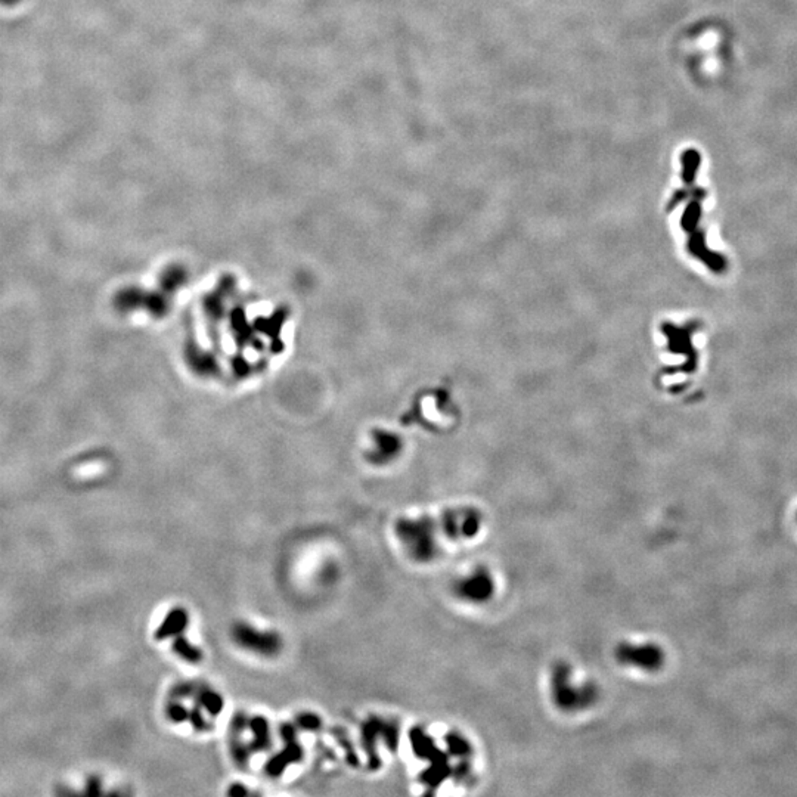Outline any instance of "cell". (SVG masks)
Masks as SVG:
<instances>
[{
	"instance_id": "6da1fadb",
	"label": "cell",
	"mask_w": 797,
	"mask_h": 797,
	"mask_svg": "<svg viewBox=\"0 0 797 797\" xmlns=\"http://www.w3.org/2000/svg\"><path fill=\"white\" fill-rule=\"evenodd\" d=\"M549 694L552 703L567 713H578L592 707L600 695L597 685L579 679L575 669L567 662H556L551 667Z\"/></svg>"
},
{
	"instance_id": "9c48e42d",
	"label": "cell",
	"mask_w": 797,
	"mask_h": 797,
	"mask_svg": "<svg viewBox=\"0 0 797 797\" xmlns=\"http://www.w3.org/2000/svg\"><path fill=\"white\" fill-rule=\"evenodd\" d=\"M253 731V746L256 748H266L270 744V732L269 725L264 717H254L250 724Z\"/></svg>"
},
{
	"instance_id": "277c9868",
	"label": "cell",
	"mask_w": 797,
	"mask_h": 797,
	"mask_svg": "<svg viewBox=\"0 0 797 797\" xmlns=\"http://www.w3.org/2000/svg\"><path fill=\"white\" fill-rule=\"evenodd\" d=\"M437 523L444 539L459 542L470 540L480 533L483 517L474 508H456L443 513Z\"/></svg>"
},
{
	"instance_id": "8fae6325",
	"label": "cell",
	"mask_w": 797,
	"mask_h": 797,
	"mask_svg": "<svg viewBox=\"0 0 797 797\" xmlns=\"http://www.w3.org/2000/svg\"><path fill=\"white\" fill-rule=\"evenodd\" d=\"M298 724L303 729H309V731L321 728V719L313 713H303L301 716H298Z\"/></svg>"
},
{
	"instance_id": "7a4b0ae2",
	"label": "cell",
	"mask_w": 797,
	"mask_h": 797,
	"mask_svg": "<svg viewBox=\"0 0 797 797\" xmlns=\"http://www.w3.org/2000/svg\"><path fill=\"white\" fill-rule=\"evenodd\" d=\"M397 540L410 560L432 563L440 554L442 532L437 518H401L394 525Z\"/></svg>"
},
{
	"instance_id": "8992f818",
	"label": "cell",
	"mask_w": 797,
	"mask_h": 797,
	"mask_svg": "<svg viewBox=\"0 0 797 797\" xmlns=\"http://www.w3.org/2000/svg\"><path fill=\"white\" fill-rule=\"evenodd\" d=\"M454 591L461 601L480 605L495 597L497 582L486 567H475L455 582Z\"/></svg>"
},
{
	"instance_id": "ba28073f",
	"label": "cell",
	"mask_w": 797,
	"mask_h": 797,
	"mask_svg": "<svg viewBox=\"0 0 797 797\" xmlns=\"http://www.w3.org/2000/svg\"><path fill=\"white\" fill-rule=\"evenodd\" d=\"M173 650L176 651V655L188 663H200L202 660V651L195 647L193 643L185 640L183 636H179L176 641L173 643Z\"/></svg>"
},
{
	"instance_id": "7c38bea8",
	"label": "cell",
	"mask_w": 797,
	"mask_h": 797,
	"mask_svg": "<svg viewBox=\"0 0 797 797\" xmlns=\"http://www.w3.org/2000/svg\"><path fill=\"white\" fill-rule=\"evenodd\" d=\"M23 0H0V6L2 8H13L15 5L21 4Z\"/></svg>"
},
{
	"instance_id": "5b68a950",
	"label": "cell",
	"mask_w": 797,
	"mask_h": 797,
	"mask_svg": "<svg viewBox=\"0 0 797 797\" xmlns=\"http://www.w3.org/2000/svg\"><path fill=\"white\" fill-rule=\"evenodd\" d=\"M232 638L238 647L262 657H275L282 650V638L275 631L259 629L248 623H236Z\"/></svg>"
},
{
	"instance_id": "3957f363",
	"label": "cell",
	"mask_w": 797,
	"mask_h": 797,
	"mask_svg": "<svg viewBox=\"0 0 797 797\" xmlns=\"http://www.w3.org/2000/svg\"><path fill=\"white\" fill-rule=\"evenodd\" d=\"M614 657L621 666L647 674L659 672L666 662L664 650L656 643H620L614 650Z\"/></svg>"
},
{
	"instance_id": "52a82bcc",
	"label": "cell",
	"mask_w": 797,
	"mask_h": 797,
	"mask_svg": "<svg viewBox=\"0 0 797 797\" xmlns=\"http://www.w3.org/2000/svg\"><path fill=\"white\" fill-rule=\"evenodd\" d=\"M188 625H189L188 612L183 610L182 607L173 609L164 619L163 625L158 628L157 638L158 640H166V638L181 635L188 628Z\"/></svg>"
},
{
	"instance_id": "30bf717a",
	"label": "cell",
	"mask_w": 797,
	"mask_h": 797,
	"mask_svg": "<svg viewBox=\"0 0 797 797\" xmlns=\"http://www.w3.org/2000/svg\"><path fill=\"white\" fill-rule=\"evenodd\" d=\"M198 701H200V706L209 712L212 716H217L223 709V700H221L220 694H217V693H214L213 690H209V688L198 691Z\"/></svg>"
}]
</instances>
